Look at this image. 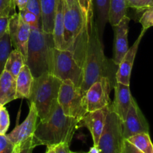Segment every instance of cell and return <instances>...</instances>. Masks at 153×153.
I'll return each mask as SVG.
<instances>
[{"instance_id": "cell-1", "label": "cell", "mask_w": 153, "mask_h": 153, "mask_svg": "<svg viewBox=\"0 0 153 153\" xmlns=\"http://www.w3.org/2000/svg\"><path fill=\"white\" fill-rule=\"evenodd\" d=\"M79 120L66 116L58 102L49 117L37 124L33 137L34 145L48 148L60 143L70 144L79 128Z\"/></svg>"}, {"instance_id": "cell-2", "label": "cell", "mask_w": 153, "mask_h": 153, "mask_svg": "<svg viewBox=\"0 0 153 153\" xmlns=\"http://www.w3.org/2000/svg\"><path fill=\"white\" fill-rule=\"evenodd\" d=\"M88 32L82 60L84 79L81 88L84 93L100 78L108 77L111 80V64L104 53L102 38L100 37L94 19Z\"/></svg>"}, {"instance_id": "cell-3", "label": "cell", "mask_w": 153, "mask_h": 153, "mask_svg": "<svg viewBox=\"0 0 153 153\" xmlns=\"http://www.w3.org/2000/svg\"><path fill=\"white\" fill-rule=\"evenodd\" d=\"M54 47L52 34L44 32L40 27H31L25 64L33 77L51 73Z\"/></svg>"}, {"instance_id": "cell-4", "label": "cell", "mask_w": 153, "mask_h": 153, "mask_svg": "<svg viewBox=\"0 0 153 153\" xmlns=\"http://www.w3.org/2000/svg\"><path fill=\"white\" fill-rule=\"evenodd\" d=\"M61 82L51 73H44L34 79L30 103L34 105L40 121L47 119L58 103Z\"/></svg>"}, {"instance_id": "cell-5", "label": "cell", "mask_w": 153, "mask_h": 153, "mask_svg": "<svg viewBox=\"0 0 153 153\" xmlns=\"http://www.w3.org/2000/svg\"><path fill=\"white\" fill-rule=\"evenodd\" d=\"M51 74L61 82L70 80L76 87L81 88L84 79V70L77 62L72 52L54 47Z\"/></svg>"}, {"instance_id": "cell-6", "label": "cell", "mask_w": 153, "mask_h": 153, "mask_svg": "<svg viewBox=\"0 0 153 153\" xmlns=\"http://www.w3.org/2000/svg\"><path fill=\"white\" fill-rule=\"evenodd\" d=\"M58 102L66 116L80 120L88 113L85 93L70 80H64L61 83Z\"/></svg>"}, {"instance_id": "cell-7", "label": "cell", "mask_w": 153, "mask_h": 153, "mask_svg": "<svg viewBox=\"0 0 153 153\" xmlns=\"http://www.w3.org/2000/svg\"><path fill=\"white\" fill-rule=\"evenodd\" d=\"M124 140L123 120L109 105L104 128L97 146L99 153H121Z\"/></svg>"}, {"instance_id": "cell-8", "label": "cell", "mask_w": 153, "mask_h": 153, "mask_svg": "<svg viewBox=\"0 0 153 153\" xmlns=\"http://www.w3.org/2000/svg\"><path fill=\"white\" fill-rule=\"evenodd\" d=\"M111 80L108 77H102L94 82L85 92V103L88 112L105 108L111 103L110 94Z\"/></svg>"}, {"instance_id": "cell-9", "label": "cell", "mask_w": 153, "mask_h": 153, "mask_svg": "<svg viewBox=\"0 0 153 153\" xmlns=\"http://www.w3.org/2000/svg\"><path fill=\"white\" fill-rule=\"evenodd\" d=\"M30 32L31 27L22 20L19 13L16 12L10 16L8 24L9 36L13 46L22 53L25 61Z\"/></svg>"}, {"instance_id": "cell-10", "label": "cell", "mask_w": 153, "mask_h": 153, "mask_svg": "<svg viewBox=\"0 0 153 153\" xmlns=\"http://www.w3.org/2000/svg\"><path fill=\"white\" fill-rule=\"evenodd\" d=\"M123 130L125 139L140 133H149V123L134 98L123 122Z\"/></svg>"}, {"instance_id": "cell-11", "label": "cell", "mask_w": 153, "mask_h": 153, "mask_svg": "<svg viewBox=\"0 0 153 153\" xmlns=\"http://www.w3.org/2000/svg\"><path fill=\"white\" fill-rule=\"evenodd\" d=\"M37 118V109L34 104L30 103L29 112L25 120L20 125L16 126L11 132L6 134L15 147L19 148L21 145L34 137Z\"/></svg>"}, {"instance_id": "cell-12", "label": "cell", "mask_w": 153, "mask_h": 153, "mask_svg": "<svg viewBox=\"0 0 153 153\" xmlns=\"http://www.w3.org/2000/svg\"><path fill=\"white\" fill-rule=\"evenodd\" d=\"M129 22L130 18L125 16L117 25L112 26L114 32L112 62L117 67L128 49V34Z\"/></svg>"}, {"instance_id": "cell-13", "label": "cell", "mask_w": 153, "mask_h": 153, "mask_svg": "<svg viewBox=\"0 0 153 153\" xmlns=\"http://www.w3.org/2000/svg\"><path fill=\"white\" fill-rule=\"evenodd\" d=\"M108 110L109 105L100 110L88 112L79 122V128L86 127L88 128L92 136L94 146L96 147L98 146Z\"/></svg>"}, {"instance_id": "cell-14", "label": "cell", "mask_w": 153, "mask_h": 153, "mask_svg": "<svg viewBox=\"0 0 153 153\" xmlns=\"http://www.w3.org/2000/svg\"><path fill=\"white\" fill-rule=\"evenodd\" d=\"M146 31V30L142 29L137 40H135L134 44L131 47L128 48L127 52L118 65L117 71L116 72V74H115L116 82L124 84V85H130L131 70H132L133 64H134V59H135L136 54H137L140 41H141Z\"/></svg>"}, {"instance_id": "cell-15", "label": "cell", "mask_w": 153, "mask_h": 153, "mask_svg": "<svg viewBox=\"0 0 153 153\" xmlns=\"http://www.w3.org/2000/svg\"><path fill=\"white\" fill-rule=\"evenodd\" d=\"M114 88V100L113 102L111 103L110 107L123 122L133 98L130 91V87L129 85L116 82Z\"/></svg>"}, {"instance_id": "cell-16", "label": "cell", "mask_w": 153, "mask_h": 153, "mask_svg": "<svg viewBox=\"0 0 153 153\" xmlns=\"http://www.w3.org/2000/svg\"><path fill=\"white\" fill-rule=\"evenodd\" d=\"M64 4L65 0H56V10L53 28V41L55 48L66 50L64 43Z\"/></svg>"}, {"instance_id": "cell-17", "label": "cell", "mask_w": 153, "mask_h": 153, "mask_svg": "<svg viewBox=\"0 0 153 153\" xmlns=\"http://www.w3.org/2000/svg\"><path fill=\"white\" fill-rule=\"evenodd\" d=\"M34 79L29 67L25 64L16 78V99H28L32 90Z\"/></svg>"}, {"instance_id": "cell-18", "label": "cell", "mask_w": 153, "mask_h": 153, "mask_svg": "<svg viewBox=\"0 0 153 153\" xmlns=\"http://www.w3.org/2000/svg\"><path fill=\"white\" fill-rule=\"evenodd\" d=\"M16 100V79L4 70L0 76V105H5Z\"/></svg>"}, {"instance_id": "cell-19", "label": "cell", "mask_w": 153, "mask_h": 153, "mask_svg": "<svg viewBox=\"0 0 153 153\" xmlns=\"http://www.w3.org/2000/svg\"><path fill=\"white\" fill-rule=\"evenodd\" d=\"M41 28L47 34H52L54 28L56 0H40Z\"/></svg>"}, {"instance_id": "cell-20", "label": "cell", "mask_w": 153, "mask_h": 153, "mask_svg": "<svg viewBox=\"0 0 153 153\" xmlns=\"http://www.w3.org/2000/svg\"><path fill=\"white\" fill-rule=\"evenodd\" d=\"M109 3L110 0H93L97 13V20L95 21L101 38H102L105 27L108 21Z\"/></svg>"}, {"instance_id": "cell-21", "label": "cell", "mask_w": 153, "mask_h": 153, "mask_svg": "<svg viewBox=\"0 0 153 153\" xmlns=\"http://www.w3.org/2000/svg\"><path fill=\"white\" fill-rule=\"evenodd\" d=\"M126 0H110L108 22L111 26H115L125 16L128 9Z\"/></svg>"}, {"instance_id": "cell-22", "label": "cell", "mask_w": 153, "mask_h": 153, "mask_svg": "<svg viewBox=\"0 0 153 153\" xmlns=\"http://www.w3.org/2000/svg\"><path fill=\"white\" fill-rule=\"evenodd\" d=\"M25 64V60L23 55L17 49H13L10 52L5 66L4 70L8 72L13 78L16 79L21 69Z\"/></svg>"}, {"instance_id": "cell-23", "label": "cell", "mask_w": 153, "mask_h": 153, "mask_svg": "<svg viewBox=\"0 0 153 153\" xmlns=\"http://www.w3.org/2000/svg\"><path fill=\"white\" fill-rule=\"evenodd\" d=\"M126 140L143 153H153V143L151 140L149 133L135 134Z\"/></svg>"}, {"instance_id": "cell-24", "label": "cell", "mask_w": 153, "mask_h": 153, "mask_svg": "<svg viewBox=\"0 0 153 153\" xmlns=\"http://www.w3.org/2000/svg\"><path fill=\"white\" fill-rule=\"evenodd\" d=\"M11 40L9 36L8 31L0 39V76L4 70L6 61L12 51Z\"/></svg>"}, {"instance_id": "cell-25", "label": "cell", "mask_w": 153, "mask_h": 153, "mask_svg": "<svg viewBox=\"0 0 153 153\" xmlns=\"http://www.w3.org/2000/svg\"><path fill=\"white\" fill-rule=\"evenodd\" d=\"M82 16L85 19L88 28H91L92 21L94 20V4L93 0H77Z\"/></svg>"}, {"instance_id": "cell-26", "label": "cell", "mask_w": 153, "mask_h": 153, "mask_svg": "<svg viewBox=\"0 0 153 153\" xmlns=\"http://www.w3.org/2000/svg\"><path fill=\"white\" fill-rule=\"evenodd\" d=\"M19 14L22 20L28 25H30V27H40L41 28V22H40V19L34 13L25 8L19 10Z\"/></svg>"}, {"instance_id": "cell-27", "label": "cell", "mask_w": 153, "mask_h": 153, "mask_svg": "<svg viewBox=\"0 0 153 153\" xmlns=\"http://www.w3.org/2000/svg\"><path fill=\"white\" fill-rule=\"evenodd\" d=\"M14 0H0V17L10 16L16 13Z\"/></svg>"}, {"instance_id": "cell-28", "label": "cell", "mask_w": 153, "mask_h": 153, "mask_svg": "<svg viewBox=\"0 0 153 153\" xmlns=\"http://www.w3.org/2000/svg\"><path fill=\"white\" fill-rule=\"evenodd\" d=\"M127 5L137 11H144L153 7V0H126Z\"/></svg>"}, {"instance_id": "cell-29", "label": "cell", "mask_w": 153, "mask_h": 153, "mask_svg": "<svg viewBox=\"0 0 153 153\" xmlns=\"http://www.w3.org/2000/svg\"><path fill=\"white\" fill-rule=\"evenodd\" d=\"M10 126L8 112L4 105H0V134H6Z\"/></svg>"}, {"instance_id": "cell-30", "label": "cell", "mask_w": 153, "mask_h": 153, "mask_svg": "<svg viewBox=\"0 0 153 153\" xmlns=\"http://www.w3.org/2000/svg\"><path fill=\"white\" fill-rule=\"evenodd\" d=\"M18 150L6 134H0V153H16Z\"/></svg>"}, {"instance_id": "cell-31", "label": "cell", "mask_w": 153, "mask_h": 153, "mask_svg": "<svg viewBox=\"0 0 153 153\" xmlns=\"http://www.w3.org/2000/svg\"><path fill=\"white\" fill-rule=\"evenodd\" d=\"M139 22L142 25L143 29L146 31L148 28L153 26V7L143 11Z\"/></svg>"}, {"instance_id": "cell-32", "label": "cell", "mask_w": 153, "mask_h": 153, "mask_svg": "<svg viewBox=\"0 0 153 153\" xmlns=\"http://www.w3.org/2000/svg\"><path fill=\"white\" fill-rule=\"evenodd\" d=\"M25 9L34 13L40 19V22H41L40 0H28Z\"/></svg>"}, {"instance_id": "cell-33", "label": "cell", "mask_w": 153, "mask_h": 153, "mask_svg": "<svg viewBox=\"0 0 153 153\" xmlns=\"http://www.w3.org/2000/svg\"><path fill=\"white\" fill-rule=\"evenodd\" d=\"M121 153H143V152L137 149L135 146L130 143L128 140L125 139L124 140L123 146Z\"/></svg>"}, {"instance_id": "cell-34", "label": "cell", "mask_w": 153, "mask_h": 153, "mask_svg": "<svg viewBox=\"0 0 153 153\" xmlns=\"http://www.w3.org/2000/svg\"><path fill=\"white\" fill-rule=\"evenodd\" d=\"M35 146L34 141H33V138H31L18 148L19 149L18 153H32L33 149Z\"/></svg>"}, {"instance_id": "cell-35", "label": "cell", "mask_w": 153, "mask_h": 153, "mask_svg": "<svg viewBox=\"0 0 153 153\" xmlns=\"http://www.w3.org/2000/svg\"><path fill=\"white\" fill-rule=\"evenodd\" d=\"M10 16L0 17V39L8 31V24Z\"/></svg>"}, {"instance_id": "cell-36", "label": "cell", "mask_w": 153, "mask_h": 153, "mask_svg": "<svg viewBox=\"0 0 153 153\" xmlns=\"http://www.w3.org/2000/svg\"><path fill=\"white\" fill-rule=\"evenodd\" d=\"M52 147L55 153H69L70 152V144L68 143H60Z\"/></svg>"}, {"instance_id": "cell-37", "label": "cell", "mask_w": 153, "mask_h": 153, "mask_svg": "<svg viewBox=\"0 0 153 153\" xmlns=\"http://www.w3.org/2000/svg\"><path fill=\"white\" fill-rule=\"evenodd\" d=\"M28 1V0H14V2L16 4V7H17L19 10H20L26 7Z\"/></svg>"}, {"instance_id": "cell-38", "label": "cell", "mask_w": 153, "mask_h": 153, "mask_svg": "<svg viewBox=\"0 0 153 153\" xmlns=\"http://www.w3.org/2000/svg\"><path fill=\"white\" fill-rule=\"evenodd\" d=\"M87 153H99V150L98 149H97V147L94 146L93 147L91 148V149H90Z\"/></svg>"}, {"instance_id": "cell-39", "label": "cell", "mask_w": 153, "mask_h": 153, "mask_svg": "<svg viewBox=\"0 0 153 153\" xmlns=\"http://www.w3.org/2000/svg\"><path fill=\"white\" fill-rule=\"evenodd\" d=\"M77 1V0H65V2L67 3V4H68V5H70V4H73V3L76 2Z\"/></svg>"}, {"instance_id": "cell-40", "label": "cell", "mask_w": 153, "mask_h": 153, "mask_svg": "<svg viewBox=\"0 0 153 153\" xmlns=\"http://www.w3.org/2000/svg\"><path fill=\"white\" fill-rule=\"evenodd\" d=\"M47 149H48L47 150L49 151V153H55L53 147H48Z\"/></svg>"}, {"instance_id": "cell-41", "label": "cell", "mask_w": 153, "mask_h": 153, "mask_svg": "<svg viewBox=\"0 0 153 153\" xmlns=\"http://www.w3.org/2000/svg\"><path fill=\"white\" fill-rule=\"evenodd\" d=\"M69 153H76V152H72V151H70V152H69Z\"/></svg>"}, {"instance_id": "cell-42", "label": "cell", "mask_w": 153, "mask_h": 153, "mask_svg": "<svg viewBox=\"0 0 153 153\" xmlns=\"http://www.w3.org/2000/svg\"><path fill=\"white\" fill-rule=\"evenodd\" d=\"M46 153H49V151H48V150L46 151Z\"/></svg>"}, {"instance_id": "cell-43", "label": "cell", "mask_w": 153, "mask_h": 153, "mask_svg": "<svg viewBox=\"0 0 153 153\" xmlns=\"http://www.w3.org/2000/svg\"><path fill=\"white\" fill-rule=\"evenodd\" d=\"M18 152H19V150H18V151H17V152H16V153H18Z\"/></svg>"}]
</instances>
